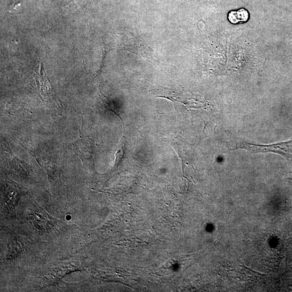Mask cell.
<instances>
[{
	"label": "cell",
	"instance_id": "6da1fadb",
	"mask_svg": "<svg viewBox=\"0 0 292 292\" xmlns=\"http://www.w3.org/2000/svg\"><path fill=\"white\" fill-rule=\"evenodd\" d=\"M120 49L139 55L153 65L159 67L158 61L154 57V52L147 43L133 30H126L120 34Z\"/></svg>",
	"mask_w": 292,
	"mask_h": 292
},
{
	"label": "cell",
	"instance_id": "7a4b0ae2",
	"mask_svg": "<svg viewBox=\"0 0 292 292\" xmlns=\"http://www.w3.org/2000/svg\"><path fill=\"white\" fill-rule=\"evenodd\" d=\"M245 150L252 154H265L273 153L283 157L292 164V138L287 142H280L268 145L254 144L248 142H242L236 146L233 150Z\"/></svg>",
	"mask_w": 292,
	"mask_h": 292
},
{
	"label": "cell",
	"instance_id": "277c9868",
	"mask_svg": "<svg viewBox=\"0 0 292 292\" xmlns=\"http://www.w3.org/2000/svg\"><path fill=\"white\" fill-rule=\"evenodd\" d=\"M26 0H12L9 8V11L11 13H16L23 8Z\"/></svg>",
	"mask_w": 292,
	"mask_h": 292
},
{
	"label": "cell",
	"instance_id": "3957f363",
	"mask_svg": "<svg viewBox=\"0 0 292 292\" xmlns=\"http://www.w3.org/2000/svg\"><path fill=\"white\" fill-rule=\"evenodd\" d=\"M249 18V13L243 9L237 11H232L228 14V16L229 22L234 25L246 23Z\"/></svg>",
	"mask_w": 292,
	"mask_h": 292
},
{
	"label": "cell",
	"instance_id": "5b68a950",
	"mask_svg": "<svg viewBox=\"0 0 292 292\" xmlns=\"http://www.w3.org/2000/svg\"><path fill=\"white\" fill-rule=\"evenodd\" d=\"M85 0H69L68 3L65 6L64 10L66 12L74 10L78 8L77 5H80L84 3Z\"/></svg>",
	"mask_w": 292,
	"mask_h": 292
}]
</instances>
